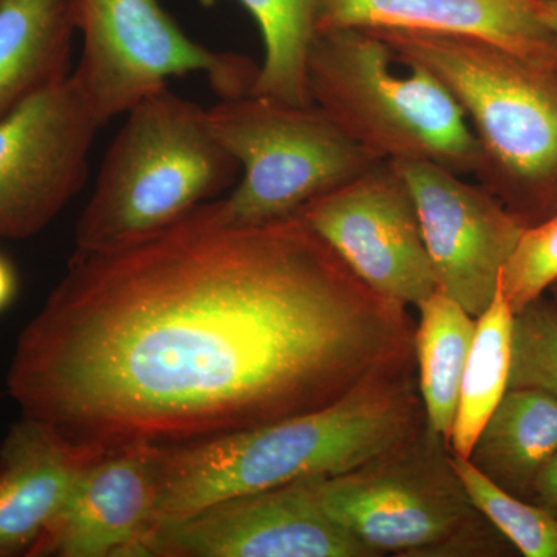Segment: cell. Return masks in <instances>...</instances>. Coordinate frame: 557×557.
Listing matches in <instances>:
<instances>
[{"mask_svg": "<svg viewBox=\"0 0 557 557\" xmlns=\"http://www.w3.org/2000/svg\"><path fill=\"white\" fill-rule=\"evenodd\" d=\"M417 309L420 322L413 333V355L418 392L428 426L449 443L478 318L438 288Z\"/></svg>", "mask_w": 557, "mask_h": 557, "instance_id": "ac0fdd59", "label": "cell"}, {"mask_svg": "<svg viewBox=\"0 0 557 557\" xmlns=\"http://www.w3.org/2000/svg\"><path fill=\"white\" fill-rule=\"evenodd\" d=\"M515 313L505 300L500 285L491 306L475 319L474 338L469 350L449 448L468 458L487 418L507 394L511 369V341Z\"/></svg>", "mask_w": 557, "mask_h": 557, "instance_id": "d6986e66", "label": "cell"}, {"mask_svg": "<svg viewBox=\"0 0 557 557\" xmlns=\"http://www.w3.org/2000/svg\"><path fill=\"white\" fill-rule=\"evenodd\" d=\"M392 61L368 30L318 32L307 67L311 102L381 160H426L474 175L479 143L456 98L428 70L395 75Z\"/></svg>", "mask_w": 557, "mask_h": 557, "instance_id": "5b68a950", "label": "cell"}, {"mask_svg": "<svg viewBox=\"0 0 557 557\" xmlns=\"http://www.w3.org/2000/svg\"><path fill=\"white\" fill-rule=\"evenodd\" d=\"M83 51L73 79L102 126L168 87L174 76L201 73L225 98L244 97L259 65L190 39L159 0H70Z\"/></svg>", "mask_w": 557, "mask_h": 557, "instance_id": "ba28073f", "label": "cell"}, {"mask_svg": "<svg viewBox=\"0 0 557 557\" xmlns=\"http://www.w3.org/2000/svg\"><path fill=\"white\" fill-rule=\"evenodd\" d=\"M537 14L557 38V0H537Z\"/></svg>", "mask_w": 557, "mask_h": 557, "instance_id": "484cf974", "label": "cell"}, {"mask_svg": "<svg viewBox=\"0 0 557 557\" xmlns=\"http://www.w3.org/2000/svg\"><path fill=\"white\" fill-rule=\"evenodd\" d=\"M101 127L72 75L0 119V237L30 239L58 218Z\"/></svg>", "mask_w": 557, "mask_h": 557, "instance_id": "9c48e42d", "label": "cell"}, {"mask_svg": "<svg viewBox=\"0 0 557 557\" xmlns=\"http://www.w3.org/2000/svg\"><path fill=\"white\" fill-rule=\"evenodd\" d=\"M424 423L416 372H409L370 381L304 416L164 446L157 534L225 498L339 474Z\"/></svg>", "mask_w": 557, "mask_h": 557, "instance_id": "7a4b0ae2", "label": "cell"}, {"mask_svg": "<svg viewBox=\"0 0 557 557\" xmlns=\"http://www.w3.org/2000/svg\"><path fill=\"white\" fill-rule=\"evenodd\" d=\"M20 293V273L13 260L0 251V314L13 306Z\"/></svg>", "mask_w": 557, "mask_h": 557, "instance_id": "d4e9b609", "label": "cell"}, {"mask_svg": "<svg viewBox=\"0 0 557 557\" xmlns=\"http://www.w3.org/2000/svg\"><path fill=\"white\" fill-rule=\"evenodd\" d=\"M453 463L469 500L525 557H557V518L534 502L502 490L472 467L468 458L453 454Z\"/></svg>", "mask_w": 557, "mask_h": 557, "instance_id": "44dd1931", "label": "cell"}, {"mask_svg": "<svg viewBox=\"0 0 557 557\" xmlns=\"http://www.w3.org/2000/svg\"><path fill=\"white\" fill-rule=\"evenodd\" d=\"M537 0H319L318 32L397 28L469 36L557 67V38Z\"/></svg>", "mask_w": 557, "mask_h": 557, "instance_id": "5bb4252c", "label": "cell"}, {"mask_svg": "<svg viewBox=\"0 0 557 557\" xmlns=\"http://www.w3.org/2000/svg\"><path fill=\"white\" fill-rule=\"evenodd\" d=\"M324 479L218 502L160 530L149 557H376L329 515Z\"/></svg>", "mask_w": 557, "mask_h": 557, "instance_id": "8fae6325", "label": "cell"}, {"mask_svg": "<svg viewBox=\"0 0 557 557\" xmlns=\"http://www.w3.org/2000/svg\"><path fill=\"white\" fill-rule=\"evenodd\" d=\"M557 454V398L512 387L480 432L468 460L502 490L531 502L542 469Z\"/></svg>", "mask_w": 557, "mask_h": 557, "instance_id": "e0dca14e", "label": "cell"}, {"mask_svg": "<svg viewBox=\"0 0 557 557\" xmlns=\"http://www.w3.org/2000/svg\"><path fill=\"white\" fill-rule=\"evenodd\" d=\"M332 519L376 556H509L515 547L469 500L453 450L424 423L322 482Z\"/></svg>", "mask_w": 557, "mask_h": 557, "instance_id": "8992f818", "label": "cell"}, {"mask_svg": "<svg viewBox=\"0 0 557 557\" xmlns=\"http://www.w3.org/2000/svg\"><path fill=\"white\" fill-rule=\"evenodd\" d=\"M95 450L22 416L0 446V557L30 556Z\"/></svg>", "mask_w": 557, "mask_h": 557, "instance_id": "9a60e30c", "label": "cell"}, {"mask_svg": "<svg viewBox=\"0 0 557 557\" xmlns=\"http://www.w3.org/2000/svg\"><path fill=\"white\" fill-rule=\"evenodd\" d=\"M557 281V214L523 231L502 271L500 287L509 309L519 313Z\"/></svg>", "mask_w": 557, "mask_h": 557, "instance_id": "603a6c76", "label": "cell"}, {"mask_svg": "<svg viewBox=\"0 0 557 557\" xmlns=\"http://www.w3.org/2000/svg\"><path fill=\"white\" fill-rule=\"evenodd\" d=\"M408 307L299 218L231 223L211 201L124 247L73 252L22 330V416L95 453L186 445L304 416L416 372Z\"/></svg>", "mask_w": 557, "mask_h": 557, "instance_id": "6da1fadb", "label": "cell"}, {"mask_svg": "<svg viewBox=\"0 0 557 557\" xmlns=\"http://www.w3.org/2000/svg\"><path fill=\"white\" fill-rule=\"evenodd\" d=\"M208 121L242 171L233 193L212 201L225 222L288 218L381 161L314 104L244 95L209 108Z\"/></svg>", "mask_w": 557, "mask_h": 557, "instance_id": "52a82bcc", "label": "cell"}, {"mask_svg": "<svg viewBox=\"0 0 557 557\" xmlns=\"http://www.w3.org/2000/svg\"><path fill=\"white\" fill-rule=\"evenodd\" d=\"M296 214L383 298L417 307L438 288L416 201L394 161H379Z\"/></svg>", "mask_w": 557, "mask_h": 557, "instance_id": "30bf717a", "label": "cell"}, {"mask_svg": "<svg viewBox=\"0 0 557 557\" xmlns=\"http://www.w3.org/2000/svg\"><path fill=\"white\" fill-rule=\"evenodd\" d=\"M75 32L70 0H0V119L72 75Z\"/></svg>", "mask_w": 557, "mask_h": 557, "instance_id": "2e32d148", "label": "cell"}, {"mask_svg": "<svg viewBox=\"0 0 557 557\" xmlns=\"http://www.w3.org/2000/svg\"><path fill=\"white\" fill-rule=\"evenodd\" d=\"M534 387L557 398V302L547 293L515 314L508 388Z\"/></svg>", "mask_w": 557, "mask_h": 557, "instance_id": "7402d4cb", "label": "cell"}, {"mask_svg": "<svg viewBox=\"0 0 557 557\" xmlns=\"http://www.w3.org/2000/svg\"><path fill=\"white\" fill-rule=\"evenodd\" d=\"M531 502L547 509L557 518V454L539 474L531 494Z\"/></svg>", "mask_w": 557, "mask_h": 557, "instance_id": "cb8c5ba5", "label": "cell"}, {"mask_svg": "<svg viewBox=\"0 0 557 557\" xmlns=\"http://www.w3.org/2000/svg\"><path fill=\"white\" fill-rule=\"evenodd\" d=\"M547 295L549 298L555 299L557 302V281L552 285V287L548 288Z\"/></svg>", "mask_w": 557, "mask_h": 557, "instance_id": "4316f807", "label": "cell"}, {"mask_svg": "<svg viewBox=\"0 0 557 557\" xmlns=\"http://www.w3.org/2000/svg\"><path fill=\"white\" fill-rule=\"evenodd\" d=\"M408 183L438 289L472 318L491 306L525 226L465 175L426 160H391Z\"/></svg>", "mask_w": 557, "mask_h": 557, "instance_id": "7c38bea8", "label": "cell"}, {"mask_svg": "<svg viewBox=\"0 0 557 557\" xmlns=\"http://www.w3.org/2000/svg\"><path fill=\"white\" fill-rule=\"evenodd\" d=\"M75 231V251L134 244L236 183L240 166L209 127L208 109L170 87L127 110Z\"/></svg>", "mask_w": 557, "mask_h": 557, "instance_id": "277c9868", "label": "cell"}, {"mask_svg": "<svg viewBox=\"0 0 557 557\" xmlns=\"http://www.w3.org/2000/svg\"><path fill=\"white\" fill-rule=\"evenodd\" d=\"M163 453L134 443L91 458L28 557H148Z\"/></svg>", "mask_w": 557, "mask_h": 557, "instance_id": "4fadbf2b", "label": "cell"}, {"mask_svg": "<svg viewBox=\"0 0 557 557\" xmlns=\"http://www.w3.org/2000/svg\"><path fill=\"white\" fill-rule=\"evenodd\" d=\"M258 22L265 57L248 95L313 104L307 67L318 35L319 0H239Z\"/></svg>", "mask_w": 557, "mask_h": 557, "instance_id": "ffe728a7", "label": "cell"}, {"mask_svg": "<svg viewBox=\"0 0 557 557\" xmlns=\"http://www.w3.org/2000/svg\"><path fill=\"white\" fill-rule=\"evenodd\" d=\"M368 32L456 98L479 143V185L525 228L557 214V67L469 36Z\"/></svg>", "mask_w": 557, "mask_h": 557, "instance_id": "3957f363", "label": "cell"}]
</instances>
